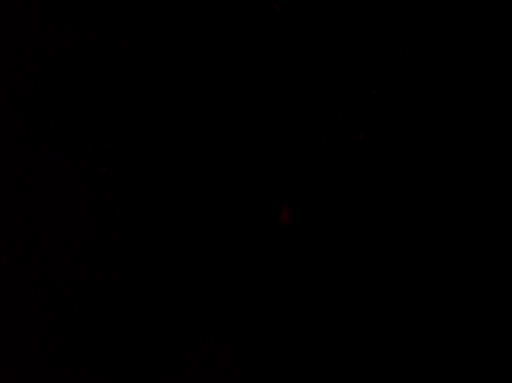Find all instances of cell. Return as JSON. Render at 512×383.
I'll return each mask as SVG.
<instances>
[]
</instances>
